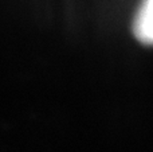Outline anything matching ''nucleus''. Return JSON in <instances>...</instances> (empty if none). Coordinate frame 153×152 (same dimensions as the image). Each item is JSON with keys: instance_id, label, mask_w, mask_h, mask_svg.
Here are the masks:
<instances>
[{"instance_id": "1", "label": "nucleus", "mask_w": 153, "mask_h": 152, "mask_svg": "<svg viewBox=\"0 0 153 152\" xmlns=\"http://www.w3.org/2000/svg\"><path fill=\"white\" fill-rule=\"evenodd\" d=\"M134 35L145 45H153V0H144L134 19Z\"/></svg>"}]
</instances>
